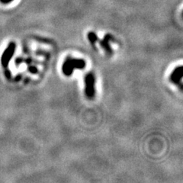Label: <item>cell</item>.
Segmentation results:
<instances>
[{
  "label": "cell",
  "instance_id": "5",
  "mask_svg": "<svg viewBox=\"0 0 183 183\" xmlns=\"http://www.w3.org/2000/svg\"><path fill=\"white\" fill-rule=\"evenodd\" d=\"M111 39H112V36H111V35H110V34H106V35L104 37L103 40L100 41L101 46L102 47L103 49H104L107 53H109V54H111V52H112L111 47H110V45H109V42H110V40H111Z\"/></svg>",
  "mask_w": 183,
  "mask_h": 183
},
{
  "label": "cell",
  "instance_id": "3",
  "mask_svg": "<svg viewBox=\"0 0 183 183\" xmlns=\"http://www.w3.org/2000/svg\"><path fill=\"white\" fill-rule=\"evenodd\" d=\"M16 48V45L14 42H11L8 47H6L5 51L3 52L1 57V64L4 68H6L8 67V63L10 62L11 59L13 56Z\"/></svg>",
  "mask_w": 183,
  "mask_h": 183
},
{
  "label": "cell",
  "instance_id": "6",
  "mask_svg": "<svg viewBox=\"0 0 183 183\" xmlns=\"http://www.w3.org/2000/svg\"><path fill=\"white\" fill-rule=\"evenodd\" d=\"M88 39L90 41V43L94 44V43H95L98 40V37H97L95 33L93 32V31H91V32H89L88 34Z\"/></svg>",
  "mask_w": 183,
  "mask_h": 183
},
{
  "label": "cell",
  "instance_id": "2",
  "mask_svg": "<svg viewBox=\"0 0 183 183\" xmlns=\"http://www.w3.org/2000/svg\"><path fill=\"white\" fill-rule=\"evenodd\" d=\"M85 93L89 99H93L95 96V76L92 72H89L85 77Z\"/></svg>",
  "mask_w": 183,
  "mask_h": 183
},
{
  "label": "cell",
  "instance_id": "1",
  "mask_svg": "<svg viewBox=\"0 0 183 183\" xmlns=\"http://www.w3.org/2000/svg\"><path fill=\"white\" fill-rule=\"evenodd\" d=\"M86 67V62L83 59H75L69 56L66 59L62 67V70L65 76L70 77L76 69L83 70Z\"/></svg>",
  "mask_w": 183,
  "mask_h": 183
},
{
  "label": "cell",
  "instance_id": "4",
  "mask_svg": "<svg viewBox=\"0 0 183 183\" xmlns=\"http://www.w3.org/2000/svg\"><path fill=\"white\" fill-rule=\"evenodd\" d=\"M183 75V67L182 66H179V67H176V68L173 70L172 72L171 76H170V80L173 83L177 84L180 81L182 80Z\"/></svg>",
  "mask_w": 183,
  "mask_h": 183
},
{
  "label": "cell",
  "instance_id": "7",
  "mask_svg": "<svg viewBox=\"0 0 183 183\" xmlns=\"http://www.w3.org/2000/svg\"><path fill=\"white\" fill-rule=\"evenodd\" d=\"M14 0H0V2L2 3V4H8V3H10V2H13Z\"/></svg>",
  "mask_w": 183,
  "mask_h": 183
}]
</instances>
